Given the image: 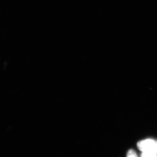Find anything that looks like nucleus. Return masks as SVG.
<instances>
[{
	"instance_id": "f257e3e1",
	"label": "nucleus",
	"mask_w": 157,
	"mask_h": 157,
	"mask_svg": "<svg viewBox=\"0 0 157 157\" xmlns=\"http://www.w3.org/2000/svg\"><path fill=\"white\" fill-rule=\"evenodd\" d=\"M137 146L142 152L149 153L157 156V142L153 139L141 140L138 142Z\"/></svg>"
},
{
	"instance_id": "20e7f679",
	"label": "nucleus",
	"mask_w": 157,
	"mask_h": 157,
	"mask_svg": "<svg viewBox=\"0 0 157 157\" xmlns=\"http://www.w3.org/2000/svg\"></svg>"
},
{
	"instance_id": "7ed1b4c3",
	"label": "nucleus",
	"mask_w": 157,
	"mask_h": 157,
	"mask_svg": "<svg viewBox=\"0 0 157 157\" xmlns=\"http://www.w3.org/2000/svg\"><path fill=\"white\" fill-rule=\"evenodd\" d=\"M141 157H157V156L149 153L142 152Z\"/></svg>"
},
{
	"instance_id": "f03ea898",
	"label": "nucleus",
	"mask_w": 157,
	"mask_h": 157,
	"mask_svg": "<svg viewBox=\"0 0 157 157\" xmlns=\"http://www.w3.org/2000/svg\"><path fill=\"white\" fill-rule=\"evenodd\" d=\"M127 157H138L136 152L133 150H130L127 154Z\"/></svg>"
}]
</instances>
